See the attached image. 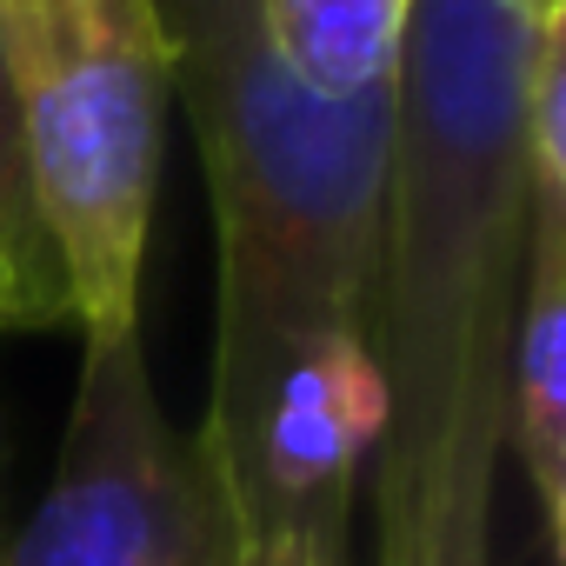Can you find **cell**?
<instances>
[{"label":"cell","instance_id":"6da1fadb","mask_svg":"<svg viewBox=\"0 0 566 566\" xmlns=\"http://www.w3.org/2000/svg\"><path fill=\"white\" fill-rule=\"evenodd\" d=\"M160 21L213 207V387L314 334H374L394 87L360 101L301 87L253 0H160Z\"/></svg>","mask_w":566,"mask_h":566},{"label":"cell","instance_id":"7a4b0ae2","mask_svg":"<svg viewBox=\"0 0 566 566\" xmlns=\"http://www.w3.org/2000/svg\"><path fill=\"white\" fill-rule=\"evenodd\" d=\"M28 193L81 340L140 327L174 54L160 0H0Z\"/></svg>","mask_w":566,"mask_h":566},{"label":"cell","instance_id":"3957f363","mask_svg":"<svg viewBox=\"0 0 566 566\" xmlns=\"http://www.w3.org/2000/svg\"><path fill=\"white\" fill-rule=\"evenodd\" d=\"M247 526L200 440L174 427L140 327L81 340L74 407L34 513L0 566H240Z\"/></svg>","mask_w":566,"mask_h":566},{"label":"cell","instance_id":"277c9868","mask_svg":"<svg viewBox=\"0 0 566 566\" xmlns=\"http://www.w3.org/2000/svg\"><path fill=\"white\" fill-rule=\"evenodd\" d=\"M506 467V374H394L374 453V566H500L493 493Z\"/></svg>","mask_w":566,"mask_h":566},{"label":"cell","instance_id":"5b68a950","mask_svg":"<svg viewBox=\"0 0 566 566\" xmlns=\"http://www.w3.org/2000/svg\"><path fill=\"white\" fill-rule=\"evenodd\" d=\"M506 460L533 493L546 553H566V200L526 207L506 340Z\"/></svg>","mask_w":566,"mask_h":566},{"label":"cell","instance_id":"8992f818","mask_svg":"<svg viewBox=\"0 0 566 566\" xmlns=\"http://www.w3.org/2000/svg\"><path fill=\"white\" fill-rule=\"evenodd\" d=\"M273 61L327 101L394 87L413 0H253Z\"/></svg>","mask_w":566,"mask_h":566},{"label":"cell","instance_id":"52a82bcc","mask_svg":"<svg viewBox=\"0 0 566 566\" xmlns=\"http://www.w3.org/2000/svg\"><path fill=\"white\" fill-rule=\"evenodd\" d=\"M520 167L533 200H566V0H546L533 21L520 74Z\"/></svg>","mask_w":566,"mask_h":566},{"label":"cell","instance_id":"ba28073f","mask_svg":"<svg viewBox=\"0 0 566 566\" xmlns=\"http://www.w3.org/2000/svg\"><path fill=\"white\" fill-rule=\"evenodd\" d=\"M0 240L14 247V260L28 266V280L61 307V273H54V253H48V233H41V213H34V193H28V167H21V127H14V94H8V54H0ZM67 321V307H61Z\"/></svg>","mask_w":566,"mask_h":566},{"label":"cell","instance_id":"9c48e42d","mask_svg":"<svg viewBox=\"0 0 566 566\" xmlns=\"http://www.w3.org/2000/svg\"><path fill=\"white\" fill-rule=\"evenodd\" d=\"M240 566H347V539H334V533H247Z\"/></svg>","mask_w":566,"mask_h":566},{"label":"cell","instance_id":"30bf717a","mask_svg":"<svg viewBox=\"0 0 566 566\" xmlns=\"http://www.w3.org/2000/svg\"><path fill=\"white\" fill-rule=\"evenodd\" d=\"M61 321V307L28 280V266L14 260V247L0 240V334H28V327H48Z\"/></svg>","mask_w":566,"mask_h":566}]
</instances>
